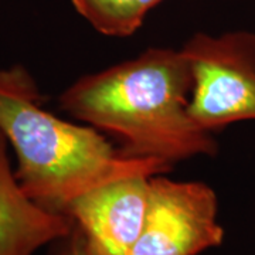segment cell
<instances>
[{
  "mask_svg": "<svg viewBox=\"0 0 255 255\" xmlns=\"http://www.w3.org/2000/svg\"><path fill=\"white\" fill-rule=\"evenodd\" d=\"M193 74L182 50L147 48L136 58L84 75L58 98L75 119L115 136L121 153L172 164L213 156L219 145L189 114Z\"/></svg>",
  "mask_w": 255,
  "mask_h": 255,
  "instance_id": "1",
  "label": "cell"
},
{
  "mask_svg": "<svg viewBox=\"0 0 255 255\" xmlns=\"http://www.w3.org/2000/svg\"><path fill=\"white\" fill-rule=\"evenodd\" d=\"M43 104L24 65L0 68V132L14 150L18 184L40 206L64 214L74 199L104 183L172 170L162 160L124 156L97 129L58 118Z\"/></svg>",
  "mask_w": 255,
  "mask_h": 255,
  "instance_id": "2",
  "label": "cell"
},
{
  "mask_svg": "<svg viewBox=\"0 0 255 255\" xmlns=\"http://www.w3.org/2000/svg\"><path fill=\"white\" fill-rule=\"evenodd\" d=\"M193 74L189 114L214 133L241 121H255V34L197 33L182 48Z\"/></svg>",
  "mask_w": 255,
  "mask_h": 255,
  "instance_id": "3",
  "label": "cell"
},
{
  "mask_svg": "<svg viewBox=\"0 0 255 255\" xmlns=\"http://www.w3.org/2000/svg\"><path fill=\"white\" fill-rule=\"evenodd\" d=\"M217 214V194L207 184L152 176L145 223L130 255H199L221 246Z\"/></svg>",
  "mask_w": 255,
  "mask_h": 255,
  "instance_id": "4",
  "label": "cell"
},
{
  "mask_svg": "<svg viewBox=\"0 0 255 255\" xmlns=\"http://www.w3.org/2000/svg\"><path fill=\"white\" fill-rule=\"evenodd\" d=\"M149 174H132L97 186L64 211L94 255H130L142 233L149 201Z\"/></svg>",
  "mask_w": 255,
  "mask_h": 255,
  "instance_id": "5",
  "label": "cell"
},
{
  "mask_svg": "<svg viewBox=\"0 0 255 255\" xmlns=\"http://www.w3.org/2000/svg\"><path fill=\"white\" fill-rule=\"evenodd\" d=\"M0 132V255H34L71 234L73 220L40 206L18 184Z\"/></svg>",
  "mask_w": 255,
  "mask_h": 255,
  "instance_id": "6",
  "label": "cell"
},
{
  "mask_svg": "<svg viewBox=\"0 0 255 255\" xmlns=\"http://www.w3.org/2000/svg\"><path fill=\"white\" fill-rule=\"evenodd\" d=\"M164 0H71L74 9L101 34L129 37Z\"/></svg>",
  "mask_w": 255,
  "mask_h": 255,
  "instance_id": "7",
  "label": "cell"
},
{
  "mask_svg": "<svg viewBox=\"0 0 255 255\" xmlns=\"http://www.w3.org/2000/svg\"><path fill=\"white\" fill-rule=\"evenodd\" d=\"M51 255H94L85 241V237L78 228L74 226L70 236L57 241Z\"/></svg>",
  "mask_w": 255,
  "mask_h": 255,
  "instance_id": "8",
  "label": "cell"
}]
</instances>
